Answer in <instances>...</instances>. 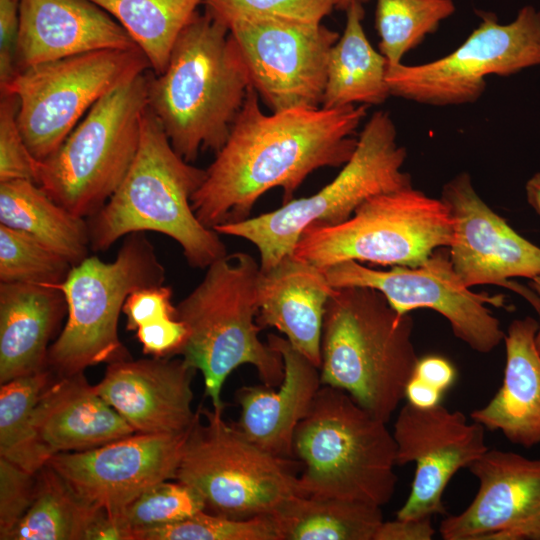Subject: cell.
Instances as JSON below:
<instances>
[{
  "label": "cell",
  "instance_id": "obj_1",
  "mask_svg": "<svg viewBox=\"0 0 540 540\" xmlns=\"http://www.w3.org/2000/svg\"><path fill=\"white\" fill-rule=\"evenodd\" d=\"M366 116L364 105L291 109L265 114L250 86L229 136L191 198L207 228L249 218L256 201L279 187L283 204L306 177L322 167L343 166Z\"/></svg>",
  "mask_w": 540,
  "mask_h": 540
},
{
  "label": "cell",
  "instance_id": "obj_2",
  "mask_svg": "<svg viewBox=\"0 0 540 540\" xmlns=\"http://www.w3.org/2000/svg\"><path fill=\"white\" fill-rule=\"evenodd\" d=\"M250 86L228 26L206 8L180 33L165 70L150 77L148 106L174 150L193 162L201 150L222 148Z\"/></svg>",
  "mask_w": 540,
  "mask_h": 540
},
{
  "label": "cell",
  "instance_id": "obj_3",
  "mask_svg": "<svg viewBox=\"0 0 540 540\" xmlns=\"http://www.w3.org/2000/svg\"><path fill=\"white\" fill-rule=\"evenodd\" d=\"M205 176L206 169L191 165L174 150L148 106L127 174L87 220L91 248L106 250L123 236L153 231L174 239L192 267H208L227 252L220 234L204 226L191 206Z\"/></svg>",
  "mask_w": 540,
  "mask_h": 540
},
{
  "label": "cell",
  "instance_id": "obj_4",
  "mask_svg": "<svg viewBox=\"0 0 540 540\" xmlns=\"http://www.w3.org/2000/svg\"><path fill=\"white\" fill-rule=\"evenodd\" d=\"M413 326L412 317L396 312L376 289L335 288L323 320L322 385L346 392L387 423L419 360Z\"/></svg>",
  "mask_w": 540,
  "mask_h": 540
},
{
  "label": "cell",
  "instance_id": "obj_5",
  "mask_svg": "<svg viewBox=\"0 0 540 540\" xmlns=\"http://www.w3.org/2000/svg\"><path fill=\"white\" fill-rule=\"evenodd\" d=\"M260 264L248 253L226 254L207 267L203 280L176 305L187 327L178 355L202 373L213 409L224 410L222 388L238 367L252 365L265 386L283 378L281 355L259 339Z\"/></svg>",
  "mask_w": 540,
  "mask_h": 540
},
{
  "label": "cell",
  "instance_id": "obj_6",
  "mask_svg": "<svg viewBox=\"0 0 540 540\" xmlns=\"http://www.w3.org/2000/svg\"><path fill=\"white\" fill-rule=\"evenodd\" d=\"M386 424L346 392L322 385L293 438L301 494L386 505L397 483Z\"/></svg>",
  "mask_w": 540,
  "mask_h": 540
},
{
  "label": "cell",
  "instance_id": "obj_7",
  "mask_svg": "<svg viewBox=\"0 0 540 540\" xmlns=\"http://www.w3.org/2000/svg\"><path fill=\"white\" fill-rule=\"evenodd\" d=\"M396 137L389 113L375 112L361 131L351 158L317 193L294 198L256 217L218 225L214 230L253 243L260 253L261 271L270 270L292 254L306 229L340 224L369 198L412 186L410 175L402 171L407 152L397 144Z\"/></svg>",
  "mask_w": 540,
  "mask_h": 540
},
{
  "label": "cell",
  "instance_id": "obj_8",
  "mask_svg": "<svg viewBox=\"0 0 540 540\" xmlns=\"http://www.w3.org/2000/svg\"><path fill=\"white\" fill-rule=\"evenodd\" d=\"M149 82L145 71L112 89L40 161L37 184L74 215L97 213L127 174L140 142Z\"/></svg>",
  "mask_w": 540,
  "mask_h": 540
},
{
  "label": "cell",
  "instance_id": "obj_9",
  "mask_svg": "<svg viewBox=\"0 0 540 540\" xmlns=\"http://www.w3.org/2000/svg\"><path fill=\"white\" fill-rule=\"evenodd\" d=\"M164 280L165 269L143 232L127 235L111 262L87 256L73 265L63 282L51 286L63 293L68 317L49 347L47 367L63 377L125 359L118 336L124 303L133 291Z\"/></svg>",
  "mask_w": 540,
  "mask_h": 540
},
{
  "label": "cell",
  "instance_id": "obj_10",
  "mask_svg": "<svg viewBox=\"0 0 540 540\" xmlns=\"http://www.w3.org/2000/svg\"><path fill=\"white\" fill-rule=\"evenodd\" d=\"M174 480L194 489L207 511L234 519L272 515L301 494L292 459L258 447L213 408L199 409Z\"/></svg>",
  "mask_w": 540,
  "mask_h": 540
},
{
  "label": "cell",
  "instance_id": "obj_11",
  "mask_svg": "<svg viewBox=\"0 0 540 540\" xmlns=\"http://www.w3.org/2000/svg\"><path fill=\"white\" fill-rule=\"evenodd\" d=\"M452 235L444 202L411 186L369 198L340 224L306 229L292 255L323 271L350 260L415 267Z\"/></svg>",
  "mask_w": 540,
  "mask_h": 540
},
{
  "label": "cell",
  "instance_id": "obj_12",
  "mask_svg": "<svg viewBox=\"0 0 540 540\" xmlns=\"http://www.w3.org/2000/svg\"><path fill=\"white\" fill-rule=\"evenodd\" d=\"M149 68L139 48L97 50L19 70L0 91L17 97L20 131L42 161L99 99Z\"/></svg>",
  "mask_w": 540,
  "mask_h": 540
},
{
  "label": "cell",
  "instance_id": "obj_13",
  "mask_svg": "<svg viewBox=\"0 0 540 540\" xmlns=\"http://www.w3.org/2000/svg\"><path fill=\"white\" fill-rule=\"evenodd\" d=\"M540 65V11L522 7L516 18L500 24L481 14L480 24L448 55L418 65L388 66L390 94L434 106L478 100L489 75L510 76Z\"/></svg>",
  "mask_w": 540,
  "mask_h": 540
},
{
  "label": "cell",
  "instance_id": "obj_14",
  "mask_svg": "<svg viewBox=\"0 0 540 540\" xmlns=\"http://www.w3.org/2000/svg\"><path fill=\"white\" fill-rule=\"evenodd\" d=\"M251 87L272 112L322 106L327 61L339 34L321 23L241 15L222 20Z\"/></svg>",
  "mask_w": 540,
  "mask_h": 540
},
{
  "label": "cell",
  "instance_id": "obj_15",
  "mask_svg": "<svg viewBox=\"0 0 540 540\" xmlns=\"http://www.w3.org/2000/svg\"><path fill=\"white\" fill-rule=\"evenodd\" d=\"M325 274L333 288L380 291L399 314L419 308L436 311L448 320L453 334L476 352L489 353L504 340L499 320L487 307H505L504 296L472 292L455 272L444 247L415 267L375 270L350 260L331 266Z\"/></svg>",
  "mask_w": 540,
  "mask_h": 540
},
{
  "label": "cell",
  "instance_id": "obj_16",
  "mask_svg": "<svg viewBox=\"0 0 540 540\" xmlns=\"http://www.w3.org/2000/svg\"><path fill=\"white\" fill-rule=\"evenodd\" d=\"M453 221L450 260L468 288L498 285L522 296L540 314V299L529 287L511 281L540 275V247L518 234L477 194L471 177L461 172L442 189Z\"/></svg>",
  "mask_w": 540,
  "mask_h": 540
},
{
  "label": "cell",
  "instance_id": "obj_17",
  "mask_svg": "<svg viewBox=\"0 0 540 540\" xmlns=\"http://www.w3.org/2000/svg\"><path fill=\"white\" fill-rule=\"evenodd\" d=\"M485 430L473 420L468 422L462 412L441 404L429 409L405 404L392 432L396 465L413 462L416 468L409 496L396 518L444 514L443 493L452 477L489 450Z\"/></svg>",
  "mask_w": 540,
  "mask_h": 540
},
{
  "label": "cell",
  "instance_id": "obj_18",
  "mask_svg": "<svg viewBox=\"0 0 540 540\" xmlns=\"http://www.w3.org/2000/svg\"><path fill=\"white\" fill-rule=\"evenodd\" d=\"M190 430L134 433L93 449L53 455L46 465L82 499L112 514L155 484L175 479Z\"/></svg>",
  "mask_w": 540,
  "mask_h": 540
},
{
  "label": "cell",
  "instance_id": "obj_19",
  "mask_svg": "<svg viewBox=\"0 0 540 540\" xmlns=\"http://www.w3.org/2000/svg\"><path fill=\"white\" fill-rule=\"evenodd\" d=\"M478 490L444 519V540H540V458L489 449L468 467Z\"/></svg>",
  "mask_w": 540,
  "mask_h": 540
},
{
  "label": "cell",
  "instance_id": "obj_20",
  "mask_svg": "<svg viewBox=\"0 0 540 540\" xmlns=\"http://www.w3.org/2000/svg\"><path fill=\"white\" fill-rule=\"evenodd\" d=\"M195 371L182 358H125L109 363L95 389L136 433H184L199 415L192 409Z\"/></svg>",
  "mask_w": 540,
  "mask_h": 540
},
{
  "label": "cell",
  "instance_id": "obj_21",
  "mask_svg": "<svg viewBox=\"0 0 540 540\" xmlns=\"http://www.w3.org/2000/svg\"><path fill=\"white\" fill-rule=\"evenodd\" d=\"M134 48L127 31L88 0H20L17 71L91 51Z\"/></svg>",
  "mask_w": 540,
  "mask_h": 540
},
{
  "label": "cell",
  "instance_id": "obj_22",
  "mask_svg": "<svg viewBox=\"0 0 540 540\" xmlns=\"http://www.w3.org/2000/svg\"><path fill=\"white\" fill-rule=\"evenodd\" d=\"M268 345L283 360V378L276 389L244 386L237 391V428L263 450L293 458V438L322 386L320 368L295 350L286 338L267 336Z\"/></svg>",
  "mask_w": 540,
  "mask_h": 540
},
{
  "label": "cell",
  "instance_id": "obj_23",
  "mask_svg": "<svg viewBox=\"0 0 540 540\" xmlns=\"http://www.w3.org/2000/svg\"><path fill=\"white\" fill-rule=\"evenodd\" d=\"M31 425L49 459L136 433L87 382L83 372L52 380L34 408Z\"/></svg>",
  "mask_w": 540,
  "mask_h": 540
},
{
  "label": "cell",
  "instance_id": "obj_24",
  "mask_svg": "<svg viewBox=\"0 0 540 540\" xmlns=\"http://www.w3.org/2000/svg\"><path fill=\"white\" fill-rule=\"evenodd\" d=\"M334 289L325 271L288 255L270 270L260 272L256 322L261 328H276L295 350L320 368L324 314Z\"/></svg>",
  "mask_w": 540,
  "mask_h": 540
},
{
  "label": "cell",
  "instance_id": "obj_25",
  "mask_svg": "<svg viewBox=\"0 0 540 540\" xmlns=\"http://www.w3.org/2000/svg\"><path fill=\"white\" fill-rule=\"evenodd\" d=\"M539 322L527 316L515 319L504 336L506 364L501 387L471 419L490 431H499L511 443L525 448L540 444V353L536 346Z\"/></svg>",
  "mask_w": 540,
  "mask_h": 540
},
{
  "label": "cell",
  "instance_id": "obj_26",
  "mask_svg": "<svg viewBox=\"0 0 540 540\" xmlns=\"http://www.w3.org/2000/svg\"><path fill=\"white\" fill-rule=\"evenodd\" d=\"M66 312V299L54 287L1 283V384L47 367L48 343Z\"/></svg>",
  "mask_w": 540,
  "mask_h": 540
},
{
  "label": "cell",
  "instance_id": "obj_27",
  "mask_svg": "<svg viewBox=\"0 0 540 540\" xmlns=\"http://www.w3.org/2000/svg\"><path fill=\"white\" fill-rule=\"evenodd\" d=\"M0 224L58 253L72 265L88 256V222L29 180L0 182Z\"/></svg>",
  "mask_w": 540,
  "mask_h": 540
},
{
  "label": "cell",
  "instance_id": "obj_28",
  "mask_svg": "<svg viewBox=\"0 0 540 540\" xmlns=\"http://www.w3.org/2000/svg\"><path fill=\"white\" fill-rule=\"evenodd\" d=\"M363 18L362 4L354 3L346 10L344 31L329 52L321 107L377 105L391 95L386 80L388 61L369 42Z\"/></svg>",
  "mask_w": 540,
  "mask_h": 540
},
{
  "label": "cell",
  "instance_id": "obj_29",
  "mask_svg": "<svg viewBox=\"0 0 540 540\" xmlns=\"http://www.w3.org/2000/svg\"><path fill=\"white\" fill-rule=\"evenodd\" d=\"M271 516L280 540H374L384 521L377 505L302 494Z\"/></svg>",
  "mask_w": 540,
  "mask_h": 540
},
{
  "label": "cell",
  "instance_id": "obj_30",
  "mask_svg": "<svg viewBox=\"0 0 540 540\" xmlns=\"http://www.w3.org/2000/svg\"><path fill=\"white\" fill-rule=\"evenodd\" d=\"M106 515L45 465L36 473L34 500L8 540H95Z\"/></svg>",
  "mask_w": 540,
  "mask_h": 540
},
{
  "label": "cell",
  "instance_id": "obj_31",
  "mask_svg": "<svg viewBox=\"0 0 540 540\" xmlns=\"http://www.w3.org/2000/svg\"><path fill=\"white\" fill-rule=\"evenodd\" d=\"M110 14L145 54L155 75L169 61L180 33L205 0H88Z\"/></svg>",
  "mask_w": 540,
  "mask_h": 540
},
{
  "label": "cell",
  "instance_id": "obj_32",
  "mask_svg": "<svg viewBox=\"0 0 540 540\" xmlns=\"http://www.w3.org/2000/svg\"><path fill=\"white\" fill-rule=\"evenodd\" d=\"M46 367L16 377L0 388V457L37 473L48 461L31 425L34 408L54 379Z\"/></svg>",
  "mask_w": 540,
  "mask_h": 540
},
{
  "label": "cell",
  "instance_id": "obj_33",
  "mask_svg": "<svg viewBox=\"0 0 540 540\" xmlns=\"http://www.w3.org/2000/svg\"><path fill=\"white\" fill-rule=\"evenodd\" d=\"M455 10L452 0H377L375 27L379 51L388 66L402 63L403 56L435 32Z\"/></svg>",
  "mask_w": 540,
  "mask_h": 540
},
{
  "label": "cell",
  "instance_id": "obj_34",
  "mask_svg": "<svg viewBox=\"0 0 540 540\" xmlns=\"http://www.w3.org/2000/svg\"><path fill=\"white\" fill-rule=\"evenodd\" d=\"M171 298V287L160 284L133 291L124 303L127 329L136 331L145 354L171 357L186 341L187 327L178 318Z\"/></svg>",
  "mask_w": 540,
  "mask_h": 540
},
{
  "label": "cell",
  "instance_id": "obj_35",
  "mask_svg": "<svg viewBox=\"0 0 540 540\" xmlns=\"http://www.w3.org/2000/svg\"><path fill=\"white\" fill-rule=\"evenodd\" d=\"M203 510L204 500L194 489L177 480H166L107 517L118 540H131L135 532L179 522Z\"/></svg>",
  "mask_w": 540,
  "mask_h": 540
},
{
  "label": "cell",
  "instance_id": "obj_36",
  "mask_svg": "<svg viewBox=\"0 0 540 540\" xmlns=\"http://www.w3.org/2000/svg\"><path fill=\"white\" fill-rule=\"evenodd\" d=\"M72 264L29 236L0 224V281L53 286L63 282Z\"/></svg>",
  "mask_w": 540,
  "mask_h": 540
},
{
  "label": "cell",
  "instance_id": "obj_37",
  "mask_svg": "<svg viewBox=\"0 0 540 540\" xmlns=\"http://www.w3.org/2000/svg\"><path fill=\"white\" fill-rule=\"evenodd\" d=\"M131 540H280L271 515L234 519L200 511L179 522L135 532Z\"/></svg>",
  "mask_w": 540,
  "mask_h": 540
},
{
  "label": "cell",
  "instance_id": "obj_38",
  "mask_svg": "<svg viewBox=\"0 0 540 540\" xmlns=\"http://www.w3.org/2000/svg\"><path fill=\"white\" fill-rule=\"evenodd\" d=\"M15 95L1 94L0 101V182L29 180L37 184L40 161L30 152L20 131Z\"/></svg>",
  "mask_w": 540,
  "mask_h": 540
},
{
  "label": "cell",
  "instance_id": "obj_39",
  "mask_svg": "<svg viewBox=\"0 0 540 540\" xmlns=\"http://www.w3.org/2000/svg\"><path fill=\"white\" fill-rule=\"evenodd\" d=\"M204 4L221 20L251 15L321 23L337 0H205Z\"/></svg>",
  "mask_w": 540,
  "mask_h": 540
},
{
  "label": "cell",
  "instance_id": "obj_40",
  "mask_svg": "<svg viewBox=\"0 0 540 540\" xmlns=\"http://www.w3.org/2000/svg\"><path fill=\"white\" fill-rule=\"evenodd\" d=\"M36 492V473H30L0 457V539L8 540L31 506Z\"/></svg>",
  "mask_w": 540,
  "mask_h": 540
},
{
  "label": "cell",
  "instance_id": "obj_41",
  "mask_svg": "<svg viewBox=\"0 0 540 540\" xmlns=\"http://www.w3.org/2000/svg\"><path fill=\"white\" fill-rule=\"evenodd\" d=\"M20 0H0V88L17 72Z\"/></svg>",
  "mask_w": 540,
  "mask_h": 540
},
{
  "label": "cell",
  "instance_id": "obj_42",
  "mask_svg": "<svg viewBox=\"0 0 540 540\" xmlns=\"http://www.w3.org/2000/svg\"><path fill=\"white\" fill-rule=\"evenodd\" d=\"M432 517L383 521L374 540H430L435 534Z\"/></svg>",
  "mask_w": 540,
  "mask_h": 540
},
{
  "label": "cell",
  "instance_id": "obj_43",
  "mask_svg": "<svg viewBox=\"0 0 540 540\" xmlns=\"http://www.w3.org/2000/svg\"><path fill=\"white\" fill-rule=\"evenodd\" d=\"M413 375L445 392L454 384L457 373L453 364L446 358L429 355L419 358Z\"/></svg>",
  "mask_w": 540,
  "mask_h": 540
},
{
  "label": "cell",
  "instance_id": "obj_44",
  "mask_svg": "<svg viewBox=\"0 0 540 540\" xmlns=\"http://www.w3.org/2000/svg\"><path fill=\"white\" fill-rule=\"evenodd\" d=\"M443 391L412 375L405 387L404 398L420 409L433 408L440 404Z\"/></svg>",
  "mask_w": 540,
  "mask_h": 540
},
{
  "label": "cell",
  "instance_id": "obj_45",
  "mask_svg": "<svg viewBox=\"0 0 540 540\" xmlns=\"http://www.w3.org/2000/svg\"><path fill=\"white\" fill-rule=\"evenodd\" d=\"M525 190L527 202L540 216V172L527 181Z\"/></svg>",
  "mask_w": 540,
  "mask_h": 540
},
{
  "label": "cell",
  "instance_id": "obj_46",
  "mask_svg": "<svg viewBox=\"0 0 540 540\" xmlns=\"http://www.w3.org/2000/svg\"><path fill=\"white\" fill-rule=\"evenodd\" d=\"M529 287L537 294V296L540 299V275L530 279ZM536 346L540 353V322H539V328L536 334Z\"/></svg>",
  "mask_w": 540,
  "mask_h": 540
},
{
  "label": "cell",
  "instance_id": "obj_47",
  "mask_svg": "<svg viewBox=\"0 0 540 540\" xmlns=\"http://www.w3.org/2000/svg\"><path fill=\"white\" fill-rule=\"evenodd\" d=\"M369 0H337L336 8L346 11L352 4H364Z\"/></svg>",
  "mask_w": 540,
  "mask_h": 540
}]
</instances>
